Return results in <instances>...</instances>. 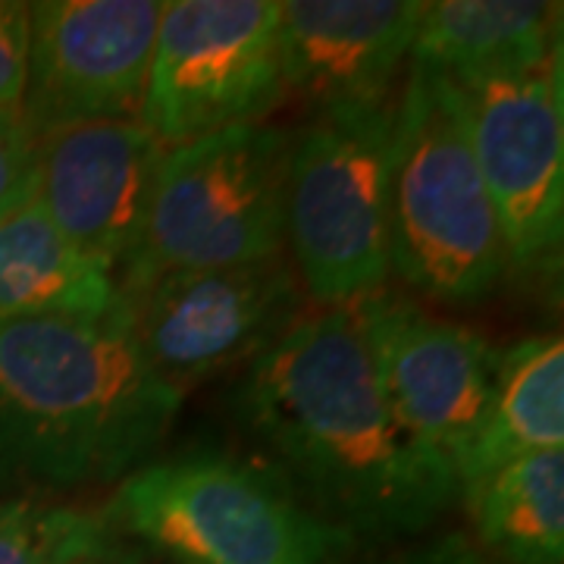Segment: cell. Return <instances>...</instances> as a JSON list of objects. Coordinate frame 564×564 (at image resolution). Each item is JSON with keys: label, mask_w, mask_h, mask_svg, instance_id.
Here are the masks:
<instances>
[{"label": "cell", "mask_w": 564, "mask_h": 564, "mask_svg": "<svg viewBox=\"0 0 564 564\" xmlns=\"http://www.w3.org/2000/svg\"><path fill=\"white\" fill-rule=\"evenodd\" d=\"M232 402L263 462L351 543L417 536L462 499L452 464L395 421L351 304L302 314Z\"/></svg>", "instance_id": "obj_1"}, {"label": "cell", "mask_w": 564, "mask_h": 564, "mask_svg": "<svg viewBox=\"0 0 564 564\" xmlns=\"http://www.w3.org/2000/svg\"><path fill=\"white\" fill-rule=\"evenodd\" d=\"M182 392L107 317L0 321V499L120 484L170 433Z\"/></svg>", "instance_id": "obj_2"}, {"label": "cell", "mask_w": 564, "mask_h": 564, "mask_svg": "<svg viewBox=\"0 0 564 564\" xmlns=\"http://www.w3.org/2000/svg\"><path fill=\"white\" fill-rule=\"evenodd\" d=\"M389 226L392 273L430 302H484L511 273L458 88L421 66H408L399 95Z\"/></svg>", "instance_id": "obj_3"}, {"label": "cell", "mask_w": 564, "mask_h": 564, "mask_svg": "<svg viewBox=\"0 0 564 564\" xmlns=\"http://www.w3.org/2000/svg\"><path fill=\"white\" fill-rule=\"evenodd\" d=\"M107 514L176 564H339L351 545L276 467L217 448L148 458Z\"/></svg>", "instance_id": "obj_4"}, {"label": "cell", "mask_w": 564, "mask_h": 564, "mask_svg": "<svg viewBox=\"0 0 564 564\" xmlns=\"http://www.w3.org/2000/svg\"><path fill=\"white\" fill-rule=\"evenodd\" d=\"M395 120L399 98L321 113L292 132L285 245L304 299L317 307H348L389 289Z\"/></svg>", "instance_id": "obj_5"}, {"label": "cell", "mask_w": 564, "mask_h": 564, "mask_svg": "<svg viewBox=\"0 0 564 564\" xmlns=\"http://www.w3.org/2000/svg\"><path fill=\"white\" fill-rule=\"evenodd\" d=\"M292 132L232 126L166 148L141 242L117 292L141 282L280 258Z\"/></svg>", "instance_id": "obj_6"}, {"label": "cell", "mask_w": 564, "mask_h": 564, "mask_svg": "<svg viewBox=\"0 0 564 564\" xmlns=\"http://www.w3.org/2000/svg\"><path fill=\"white\" fill-rule=\"evenodd\" d=\"M282 0H166L139 120L173 148L232 126H261L289 101Z\"/></svg>", "instance_id": "obj_7"}, {"label": "cell", "mask_w": 564, "mask_h": 564, "mask_svg": "<svg viewBox=\"0 0 564 564\" xmlns=\"http://www.w3.org/2000/svg\"><path fill=\"white\" fill-rule=\"evenodd\" d=\"M120 314L144 364L176 392L258 361L304 314L285 254L270 261L182 270L122 289Z\"/></svg>", "instance_id": "obj_8"}, {"label": "cell", "mask_w": 564, "mask_h": 564, "mask_svg": "<svg viewBox=\"0 0 564 564\" xmlns=\"http://www.w3.org/2000/svg\"><path fill=\"white\" fill-rule=\"evenodd\" d=\"M452 85L502 223L511 273H549L564 245L562 54Z\"/></svg>", "instance_id": "obj_9"}, {"label": "cell", "mask_w": 564, "mask_h": 564, "mask_svg": "<svg viewBox=\"0 0 564 564\" xmlns=\"http://www.w3.org/2000/svg\"><path fill=\"white\" fill-rule=\"evenodd\" d=\"M163 0L29 3L22 120L35 139L101 120H139Z\"/></svg>", "instance_id": "obj_10"}, {"label": "cell", "mask_w": 564, "mask_h": 564, "mask_svg": "<svg viewBox=\"0 0 564 564\" xmlns=\"http://www.w3.org/2000/svg\"><path fill=\"white\" fill-rule=\"evenodd\" d=\"M351 307L395 421L455 464L484 417L502 348L389 289Z\"/></svg>", "instance_id": "obj_11"}, {"label": "cell", "mask_w": 564, "mask_h": 564, "mask_svg": "<svg viewBox=\"0 0 564 564\" xmlns=\"http://www.w3.org/2000/svg\"><path fill=\"white\" fill-rule=\"evenodd\" d=\"M163 144L141 120H101L39 139L35 198L63 239L120 280L141 242Z\"/></svg>", "instance_id": "obj_12"}, {"label": "cell", "mask_w": 564, "mask_h": 564, "mask_svg": "<svg viewBox=\"0 0 564 564\" xmlns=\"http://www.w3.org/2000/svg\"><path fill=\"white\" fill-rule=\"evenodd\" d=\"M421 0H282L285 95L314 113L399 98Z\"/></svg>", "instance_id": "obj_13"}, {"label": "cell", "mask_w": 564, "mask_h": 564, "mask_svg": "<svg viewBox=\"0 0 564 564\" xmlns=\"http://www.w3.org/2000/svg\"><path fill=\"white\" fill-rule=\"evenodd\" d=\"M558 0H421L408 66L464 82L562 54Z\"/></svg>", "instance_id": "obj_14"}, {"label": "cell", "mask_w": 564, "mask_h": 564, "mask_svg": "<svg viewBox=\"0 0 564 564\" xmlns=\"http://www.w3.org/2000/svg\"><path fill=\"white\" fill-rule=\"evenodd\" d=\"M549 448H564V343L527 336L502 348L484 417L452 464L458 496L502 464Z\"/></svg>", "instance_id": "obj_15"}, {"label": "cell", "mask_w": 564, "mask_h": 564, "mask_svg": "<svg viewBox=\"0 0 564 564\" xmlns=\"http://www.w3.org/2000/svg\"><path fill=\"white\" fill-rule=\"evenodd\" d=\"M117 280L63 239L35 195L0 214V321L107 317Z\"/></svg>", "instance_id": "obj_16"}, {"label": "cell", "mask_w": 564, "mask_h": 564, "mask_svg": "<svg viewBox=\"0 0 564 564\" xmlns=\"http://www.w3.org/2000/svg\"><path fill=\"white\" fill-rule=\"evenodd\" d=\"M462 502L492 564L564 562V448L502 464L464 486Z\"/></svg>", "instance_id": "obj_17"}, {"label": "cell", "mask_w": 564, "mask_h": 564, "mask_svg": "<svg viewBox=\"0 0 564 564\" xmlns=\"http://www.w3.org/2000/svg\"><path fill=\"white\" fill-rule=\"evenodd\" d=\"M107 518L63 499H0V564H76L101 558Z\"/></svg>", "instance_id": "obj_18"}, {"label": "cell", "mask_w": 564, "mask_h": 564, "mask_svg": "<svg viewBox=\"0 0 564 564\" xmlns=\"http://www.w3.org/2000/svg\"><path fill=\"white\" fill-rule=\"evenodd\" d=\"M39 139L22 113L0 110V214L35 195Z\"/></svg>", "instance_id": "obj_19"}, {"label": "cell", "mask_w": 564, "mask_h": 564, "mask_svg": "<svg viewBox=\"0 0 564 564\" xmlns=\"http://www.w3.org/2000/svg\"><path fill=\"white\" fill-rule=\"evenodd\" d=\"M29 73V3L0 0V110L20 113Z\"/></svg>", "instance_id": "obj_20"}, {"label": "cell", "mask_w": 564, "mask_h": 564, "mask_svg": "<svg viewBox=\"0 0 564 564\" xmlns=\"http://www.w3.org/2000/svg\"><path fill=\"white\" fill-rule=\"evenodd\" d=\"M367 564H492L480 552V545L474 543L467 533L455 530V533H440L421 543L395 549L389 555H380Z\"/></svg>", "instance_id": "obj_21"}, {"label": "cell", "mask_w": 564, "mask_h": 564, "mask_svg": "<svg viewBox=\"0 0 564 564\" xmlns=\"http://www.w3.org/2000/svg\"><path fill=\"white\" fill-rule=\"evenodd\" d=\"M76 564H104L101 558H91V562H76Z\"/></svg>", "instance_id": "obj_22"}]
</instances>
